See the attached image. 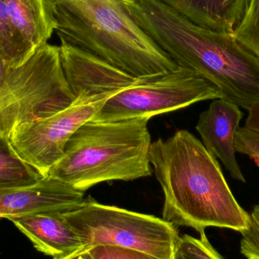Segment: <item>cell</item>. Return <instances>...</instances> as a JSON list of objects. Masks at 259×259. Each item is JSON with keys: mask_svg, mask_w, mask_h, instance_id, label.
<instances>
[{"mask_svg": "<svg viewBox=\"0 0 259 259\" xmlns=\"http://www.w3.org/2000/svg\"><path fill=\"white\" fill-rule=\"evenodd\" d=\"M62 68L60 48L48 42L0 80V137L21 124L48 118L74 103Z\"/></svg>", "mask_w": 259, "mask_h": 259, "instance_id": "obj_5", "label": "cell"}, {"mask_svg": "<svg viewBox=\"0 0 259 259\" xmlns=\"http://www.w3.org/2000/svg\"><path fill=\"white\" fill-rule=\"evenodd\" d=\"M149 161L164 193L162 219L199 234L209 227L242 232L249 214L237 202L217 158L187 130L152 143Z\"/></svg>", "mask_w": 259, "mask_h": 259, "instance_id": "obj_2", "label": "cell"}, {"mask_svg": "<svg viewBox=\"0 0 259 259\" xmlns=\"http://www.w3.org/2000/svg\"><path fill=\"white\" fill-rule=\"evenodd\" d=\"M93 259H159L137 249L116 246H96L88 249Z\"/></svg>", "mask_w": 259, "mask_h": 259, "instance_id": "obj_20", "label": "cell"}, {"mask_svg": "<svg viewBox=\"0 0 259 259\" xmlns=\"http://www.w3.org/2000/svg\"><path fill=\"white\" fill-rule=\"evenodd\" d=\"M58 259H93V258L88 249H83L82 250L78 251V252L63 257V258Z\"/></svg>", "mask_w": 259, "mask_h": 259, "instance_id": "obj_23", "label": "cell"}, {"mask_svg": "<svg viewBox=\"0 0 259 259\" xmlns=\"http://www.w3.org/2000/svg\"><path fill=\"white\" fill-rule=\"evenodd\" d=\"M199 239L189 235L180 237L177 249L186 259H225L210 244L205 232Z\"/></svg>", "mask_w": 259, "mask_h": 259, "instance_id": "obj_18", "label": "cell"}, {"mask_svg": "<svg viewBox=\"0 0 259 259\" xmlns=\"http://www.w3.org/2000/svg\"><path fill=\"white\" fill-rule=\"evenodd\" d=\"M243 113L237 105L216 99L199 115L196 128L207 150L219 158L233 179L246 183L236 157L235 137Z\"/></svg>", "mask_w": 259, "mask_h": 259, "instance_id": "obj_11", "label": "cell"}, {"mask_svg": "<svg viewBox=\"0 0 259 259\" xmlns=\"http://www.w3.org/2000/svg\"><path fill=\"white\" fill-rule=\"evenodd\" d=\"M44 178L15 152L9 139L0 137V188L32 187Z\"/></svg>", "mask_w": 259, "mask_h": 259, "instance_id": "obj_15", "label": "cell"}, {"mask_svg": "<svg viewBox=\"0 0 259 259\" xmlns=\"http://www.w3.org/2000/svg\"><path fill=\"white\" fill-rule=\"evenodd\" d=\"M62 215L80 237L84 249L121 246L159 259H171L180 237L176 227L164 219L103 205L91 197Z\"/></svg>", "mask_w": 259, "mask_h": 259, "instance_id": "obj_6", "label": "cell"}, {"mask_svg": "<svg viewBox=\"0 0 259 259\" xmlns=\"http://www.w3.org/2000/svg\"><path fill=\"white\" fill-rule=\"evenodd\" d=\"M149 120L87 121L71 136L63 157L47 177L84 193L100 183L150 176Z\"/></svg>", "mask_w": 259, "mask_h": 259, "instance_id": "obj_4", "label": "cell"}, {"mask_svg": "<svg viewBox=\"0 0 259 259\" xmlns=\"http://www.w3.org/2000/svg\"><path fill=\"white\" fill-rule=\"evenodd\" d=\"M216 99H224L217 85L196 71L178 67L164 74L142 77L135 84L109 97L91 121L150 119L155 115Z\"/></svg>", "mask_w": 259, "mask_h": 259, "instance_id": "obj_7", "label": "cell"}, {"mask_svg": "<svg viewBox=\"0 0 259 259\" xmlns=\"http://www.w3.org/2000/svg\"><path fill=\"white\" fill-rule=\"evenodd\" d=\"M63 213L46 212L9 219L33 243L53 259L63 258L84 249L75 231L64 219Z\"/></svg>", "mask_w": 259, "mask_h": 259, "instance_id": "obj_12", "label": "cell"}, {"mask_svg": "<svg viewBox=\"0 0 259 259\" xmlns=\"http://www.w3.org/2000/svg\"><path fill=\"white\" fill-rule=\"evenodd\" d=\"M14 25L33 50L47 44L55 30L46 0H4Z\"/></svg>", "mask_w": 259, "mask_h": 259, "instance_id": "obj_14", "label": "cell"}, {"mask_svg": "<svg viewBox=\"0 0 259 259\" xmlns=\"http://www.w3.org/2000/svg\"><path fill=\"white\" fill-rule=\"evenodd\" d=\"M240 234V252L246 259H259V205L254 207L249 225Z\"/></svg>", "mask_w": 259, "mask_h": 259, "instance_id": "obj_19", "label": "cell"}, {"mask_svg": "<svg viewBox=\"0 0 259 259\" xmlns=\"http://www.w3.org/2000/svg\"><path fill=\"white\" fill-rule=\"evenodd\" d=\"M61 44L88 53L133 77L178 68L136 24L120 0H46Z\"/></svg>", "mask_w": 259, "mask_h": 259, "instance_id": "obj_3", "label": "cell"}, {"mask_svg": "<svg viewBox=\"0 0 259 259\" xmlns=\"http://www.w3.org/2000/svg\"><path fill=\"white\" fill-rule=\"evenodd\" d=\"M109 97L76 98L71 106L48 118L18 126L9 142L20 158L47 178L63 157L71 136L97 115Z\"/></svg>", "mask_w": 259, "mask_h": 259, "instance_id": "obj_8", "label": "cell"}, {"mask_svg": "<svg viewBox=\"0 0 259 259\" xmlns=\"http://www.w3.org/2000/svg\"><path fill=\"white\" fill-rule=\"evenodd\" d=\"M34 51L14 25L4 0H0V52L8 65H21Z\"/></svg>", "mask_w": 259, "mask_h": 259, "instance_id": "obj_16", "label": "cell"}, {"mask_svg": "<svg viewBox=\"0 0 259 259\" xmlns=\"http://www.w3.org/2000/svg\"><path fill=\"white\" fill-rule=\"evenodd\" d=\"M120 1L178 67L199 73L239 107L247 110L259 101V59L233 33L196 25L159 0Z\"/></svg>", "mask_w": 259, "mask_h": 259, "instance_id": "obj_1", "label": "cell"}, {"mask_svg": "<svg viewBox=\"0 0 259 259\" xmlns=\"http://www.w3.org/2000/svg\"><path fill=\"white\" fill-rule=\"evenodd\" d=\"M171 259H186L184 258V256H183L182 254L181 253V252H179V251L177 249H175V252H174L173 256H172Z\"/></svg>", "mask_w": 259, "mask_h": 259, "instance_id": "obj_25", "label": "cell"}, {"mask_svg": "<svg viewBox=\"0 0 259 259\" xmlns=\"http://www.w3.org/2000/svg\"><path fill=\"white\" fill-rule=\"evenodd\" d=\"M59 48L64 73L75 99L112 97L140 80L71 46L61 44Z\"/></svg>", "mask_w": 259, "mask_h": 259, "instance_id": "obj_9", "label": "cell"}, {"mask_svg": "<svg viewBox=\"0 0 259 259\" xmlns=\"http://www.w3.org/2000/svg\"><path fill=\"white\" fill-rule=\"evenodd\" d=\"M84 193L55 178H42L32 187L0 188V218L38 213H65L78 208Z\"/></svg>", "mask_w": 259, "mask_h": 259, "instance_id": "obj_10", "label": "cell"}, {"mask_svg": "<svg viewBox=\"0 0 259 259\" xmlns=\"http://www.w3.org/2000/svg\"><path fill=\"white\" fill-rule=\"evenodd\" d=\"M233 35L259 59V0H249L244 15Z\"/></svg>", "mask_w": 259, "mask_h": 259, "instance_id": "obj_17", "label": "cell"}, {"mask_svg": "<svg viewBox=\"0 0 259 259\" xmlns=\"http://www.w3.org/2000/svg\"><path fill=\"white\" fill-rule=\"evenodd\" d=\"M237 152L248 155L259 167V134L240 127L235 137Z\"/></svg>", "mask_w": 259, "mask_h": 259, "instance_id": "obj_21", "label": "cell"}, {"mask_svg": "<svg viewBox=\"0 0 259 259\" xmlns=\"http://www.w3.org/2000/svg\"><path fill=\"white\" fill-rule=\"evenodd\" d=\"M247 111L249 114L245 121V128L259 134V101L251 105Z\"/></svg>", "mask_w": 259, "mask_h": 259, "instance_id": "obj_22", "label": "cell"}, {"mask_svg": "<svg viewBox=\"0 0 259 259\" xmlns=\"http://www.w3.org/2000/svg\"><path fill=\"white\" fill-rule=\"evenodd\" d=\"M8 65L7 62H6V59L3 57V54L0 52V80L3 78V75H4L5 72H6V69H7Z\"/></svg>", "mask_w": 259, "mask_h": 259, "instance_id": "obj_24", "label": "cell"}, {"mask_svg": "<svg viewBox=\"0 0 259 259\" xmlns=\"http://www.w3.org/2000/svg\"><path fill=\"white\" fill-rule=\"evenodd\" d=\"M1 219H2V218H0V220H1Z\"/></svg>", "mask_w": 259, "mask_h": 259, "instance_id": "obj_26", "label": "cell"}, {"mask_svg": "<svg viewBox=\"0 0 259 259\" xmlns=\"http://www.w3.org/2000/svg\"><path fill=\"white\" fill-rule=\"evenodd\" d=\"M204 28L233 33L249 0H159Z\"/></svg>", "mask_w": 259, "mask_h": 259, "instance_id": "obj_13", "label": "cell"}]
</instances>
